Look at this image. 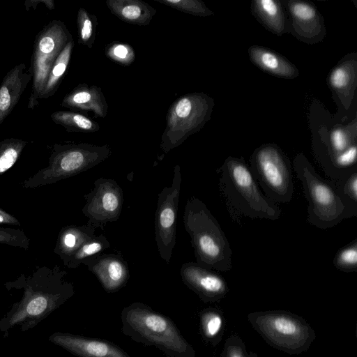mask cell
<instances>
[{"label": "cell", "mask_w": 357, "mask_h": 357, "mask_svg": "<svg viewBox=\"0 0 357 357\" xmlns=\"http://www.w3.org/2000/svg\"><path fill=\"white\" fill-rule=\"evenodd\" d=\"M185 13L195 16L207 17L213 13L199 0H155Z\"/></svg>", "instance_id": "cell-30"}, {"label": "cell", "mask_w": 357, "mask_h": 357, "mask_svg": "<svg viewBox=\"0 0 357 357\" xmlns=\"http://www.w3.org/2000/svg\"><path fill=\"white\" fill-rule=\"evenodd\" d=\"M49 341L79 357H128L121 349L102 340L56 332Z\"/></svg>", "instance_id": "cell-13"}, {"label": "cell", "mask_w": 357, "mask_h": 357, "mask_svg": "<svg viewBox=\"0 0 357 357\" xmlns=\"http://www.w3.org/2000/svg\"><path fill=\"white\" fill-rule=\"evenodd\" d=\"M252 11L266 29L282 35L285 28V17L280 3L274 0H255L252 3Z\"/></svg>", "instance_id": "cell-22"}, {"label": "cell", "mask_w": 357, "mask_h": 357, "mask_svg": "<svg viewBox=\"0 0 357 357\" xmlns=\"http://www.w3.org/2000/svg\"><path fill=\"white\" fill-rule=\"evenodd\" d=\"M26 144V141L17 138L0 142V176L15 164Z\"/></svg>", "instance_id": "cell-27"}, {"label": "cell", "mask_w": 357, "mask_h": 357, "mask_svg": "<svg viewBox=\"0 0 357 357\" xmlns=\"http://www.w3.org/2000/svg\"><path fill=\"white\" fill-rule=\"evenodd\" d=\"M356 62H344L334 68L328 77L331 87L342 98L344 103L350 102L356 86Z\"/></svg>", "instance_id": "cell-23"}, {"label": "cell", "mask_w": 357, "mask_h": 357, "mask_svg": "<svg viewBox=\"0 0 357 357\" xmlns=\"http://www.w3.org/2000/svg\"><path fill=\"white\" fill-rule=\"evenodd\" d=\"M73 46L74 42L72 39L54 61L39 100L52 96L56 91L69 65Z\"/></svg>", "instance_id": "cell-24"}, {"label": "cell", "mask_w": 357, "mask_h": 357, "mask_svg": "<svg viewBox=\"0 0 357 357\" xmlns=\"http://www.w3.org/2000/svg\"><path fill=\"white\" fill-rule=\"evenodd\" d=\"M181 167H174V176L170 186L165 187L158 193L155 213L154 231L159 255L169 264L176 244V228L178 200L181 186Z\"/></svg>", "instance_id": "cell-9"}, {"label": "cell", "mask_w": 357, "mask_h": 357, "mask_svg": "<svg viewBox=\"0 0 357 357\" xmlns=\"http://www.w3.org/2000/svg\"><path fill=\"white\" fill-rule=\"evenodd\" d=\"M95 230L87 225H70L61 229L54 252L60 257L63 265L86 241L95 236Z\"/></svg>", "instance_id": "cell-20"}, {"label": "cell", "mask_w": 357, "mask_h": 357, "mask_svg": "<svg viewBox=\"0 0 357 357\" xmlns=\"http://www.w3.org/2000/svg\"><path fill=\"white\" fill-rule=\"evenodd\" d=\"M334 183L344 197L357 204V172L342 181Z\"/></svg>", "instance_id": "cell-33"}, {"label": "cell", "mask_w": 357, "mask_h": 357, "mask_svg": "<svg viewBox=\"0 0 357 357\" xmlns=\"http://www.w3.org/2000/svg\"><path fill=\"white\" fill-rule=\"evenodd\" d=\"M105 54L112 61L123 66H130L135 59L132 47L122 43L108 44L105 47Z\"/></svg>", "instance_id": "cell-31"}, {"label": "cell", "mask_w": 357, "mask_h": 357, "mask_svg": "<svg viewBox=\"0 0 357 357\" xmlns=\"http://www.w3.org/2000/svg\"><path fill=\"white\" fill-rule=\"evenodd\" d=\"M250 172L263 190L275 204H288L294 196L291 165L284 153L273 144L257 149L250 159Z\"/></svg>", "instance_id": "cell-7"}, {"label": "cell", "mask_w": 357, "mask_h": 357, "mask_svg": "<svg viewBox=\"0 0 357 357\" xmlns=\"http://www.w3.org/2000/svg\"><path fill=\"white\" fill-rule=\"evenodd\" d=\"M73 39L67 27L60 20H53L38 33L29 68L33 79L28 108L39 104L50 70L67 43Z\"/></svg>", "instance_id": "cell-8"}, {"label": "cell", "mask_w": 357, "mask_h": 357, "mask_svg": "<svg viewBox=\"0 0 357 357\" xmlns=\"http://www.w3.org/2000/svg\"><path fill=\"white\" fill-rule=\"evenodd\" d=\"M213 100L203 93L183 95L169 107L160 149L165 153L182 144L192 134L199 131L210 119Z\"/></svg>", "instance_id": "cell-6"}, {"label": "cell", "mask_w": 357, "mask_h": 357, "mask_svg": "<svg viewBox=\"0 0 357 357\" xmlns=\"http://www.w3.org/2000/svg\"><path fill=\"white\" fill-rule=\"evenodd\" d=\"M183 220L185 229L190 236L196 262L212 270H231L230 244L206 204L195 196L190 197L185 205Z\"/></svg>", "instance_id": "cell-4"}, {"label": "cell", "mask_w": 357, "mask_h": 357, "mask_svg": "<svg viewBox=\"0 0 357 357\" xmlns=\"http://www.w3.org/2000/svg\"><path fill=\"white\" fill-rule=\"evenodd\" d=\"M180 273L184 284L200 296L215 298L226 291V283L221 275L197 262L183 264Z\"/></svg>", "instance_id": "cell-14"}, {"label": "cell", "mask_w": 357, "mask_h": 357, "mask_svg": "<svg viewBox=\"0 0 357 357\" xmlns=\"http://www.w3.org/2000/svg\"><path fill=\"white\" fill-rule=\"evenodd\" d=\"M222 324V318L218 314L210 312L203 317L204 331L208 337H213L218 334Z\"/></svg>", "instance_id": "cell-34"}, {"label": "cell", "mask_w": 357, "mask_h": 357, "mask_svg": "<svg viewBox=\"0 0 357 357\" xmlns=\"http://www.w3.org/2000/svg\"><path fill=\"white\" fill-rule=\"evenodd\" d=\"M109 246L110 243L104 234L94 236L86 241L64 266L69 268H77L84 259L103 253Z\"/></svg>", "instance_id": "cell-26"}, {"label": "cell", "mask_w": 357, "mask_h": 357, "mask_svg": "<svg viewBox=\"0 0 357 357\" xmlns=\"http://www.w3.org/2000/svg\"><path fill=\"white\" fill-rule=\"evenodd\" d=\"M82 264L96 275L103 289L109 293L122 288L130 278L128 263L119 254L101 253L84 259Z\"/></svg>", "instance_id": "cell-12"}, {"label": "cell", "mask_w": 357, "mask_h": 357, "mask_svg": "<svg viewBox=\"0 0 357 357\" xmlns=\"http://www.w3.org/2000/svg\"><path fill=\"white\" fill-rule=\"evenodd\" d=\"M0 244L27 250L29 248L30 239L22 229L0 227Z\"/></svg>", "instance_id": "cell-32"}, {"label": "cell", "mask_w": 357, "mask_h": 357, "mask_svg": "<svg viewBox=\"0 0 357 357\" xmlns=\"http://www.w3.org/2000/svg\"><path fill=\"white\" fill-rule=\"evenodd\" d=\"M110 12L124 22L146 26L150 24L156 10L140 0H107Z\"/></svg>", "instance_id": "cell-21"}, {"label": "cell", "mask_w": 357, "mask_h": 357, "mask_svg": "<svg viewBox=\"0 0 357 357\" xmlns=\"http://www.w3.org/2000/svg\"><path fill=\"white\" fill-rule=\"evenodd\" d=\"M248 53L252 62L267 73L287 79L299 75L294 65L269 49L253 45L249 48Z\"/></svg>", "instance_id": "cell-19"}, {"label": "cell", "mask_w": 357, "mask_h": 357, "mask_svg": "<svg viewBox=\"0 0 357 357\" xmlns=\"http://www.w3.org/2000/svg\"><path fill=\"white\" fill-rule=\"evenodd\" d=\"M333 265L338 270L352 272L357 270V238L342 248L333 258Z\"/></svg>", "instance_id": "cell-29"}, {"label": "cell", "mask_w": 357, "mask_h": 357, "mask_svg": "<svg viewBox=\"0 0 357 357\" xmlns=\"http://www.w3.org/2000/svg\"><path fill=\"white\" fill-rule=\"evenodd\" d=\"M112 153L111 148L87 143L53 145L47 166L20 183L29 189L50 185L99 165Z\"/></svg>", "instance_id": "cell-5"}, {"label": "cell", "mask_w": 357, "mask_h": 357, "mask_svg": "<svg viewBox=\"0 0 357 357\" xmlns=\"http://www.w3.org/2000/svg\"><path fill=\"white\" fill-rule=\"evenodd\" d=\"M0 224L10 225L14 226H20L21 223L12 214L7 213L6 211L0 208Z\"/></svg>", "instance_id": "cell-35"}, {"label": "cell", "mask_w": 357, "mask_h": 357, "mask_svg": "<svg viewBox=\"0 0 357 357\" xmlns=\"http://www.w3.org/2000/svg\"><path fill=\"white\" fill-rule=\"evenodd\" d=\"M231 357H242V356L239 352H234Z\"/></svg>", "instance_id": "cell-36"}, {"label": "cell", "mask_w": 357, "mask_h": 357, "mask_svg": "<svg viewBox=\"0 0 357 357\" xmlns=\"http://www.w3.org/2000/svg\"><path fill=\"white\" fill-rule=\"evenodd\" d=\"M77 24L79 43L91 49L94 44L98 26V18L86 9L80 8L77 13Z\"/></svg>", "instance_id": "cell-28"}, {"label": "cell", "mask_w": 357, "mask_h": 357, "mask_svg": "<svg viewBox=\"0 0 357 357\" xmlns=\"http://www.w3.org/2000/svg\"><path fill=\"white\" fill-rule=\"evenodd\" d=\"M50 117L54 123L63 126L68 132H94L100 130L97 122L75 112L57 111Z\"/></svg>", "instance_id": "cell-25"}, {"label": "cell", "mask_w": 357, "mask_h": 357, "mask_svg": "<svg viewBox=\"0 0 357 357\" xmlns=\"http://www.w3.org/2000/svg\"><path fill=\"white\" fill-rule=\"evenodd\" d=\"M94 188L84 195L86 200L82 213L88 218L87 225L100 227L119 220L123 207V193L116 181L103 177L96 179Z\"/></svg>", "instance_id": "cell-10"}, {"label": "cell", "mask_w": 357, "mask_h": 357, "mask_svg": "<svg viewBox=\"0 0 357 357\" xmlns=\"http://www.w3.org/2000/svg\"><path fill=\"white\" fill-rule=\"evenodd\" d=\"M217 172L219 190L234 220L239 222L243 218L277 220L280 218V208L260 190L243 160L228 157Z\"/></svg>", "instance_id": "cell-2"}, {"label": "cell", "mask_w": 357, "mask_h": 357, "mask_svg": "<svg viewBox=\"0 0 357 357\" xmlns=\"http://www.w3.org/2000/svg\"><path fill=\"white\" fill-rule=\"evenodd\" d=\"M260 326L269 338L285 347L301 345L305 340V330L296 320L284 315L263 317Z\"/></svg>", "instance_id": "cell-16"}, {"label": "cell", "mask_w": 357, "mask_h": 357, "mask_svg": "<svg viewBox=\"0 0 357 357\" xmlns=\"http://www.w3.org/2000/svg\"><path fill=\"white\" fill-rule=\"evenodd\" d=\"M67 272L58 265L36 266L4 284L8 290L23 289L21 298L0 318L3 337L11 331L25 332L36 327L61 305L73 293V284L65 280Z\"/></svg>", "instance_id": "cell-1"}, {"label": "cell", "mask_w": 357, "mask_h": 357, "mask_svg": "<svg viewBox=\"0 0 357 357\" xmlns=\"http://www.w3.org/2000/svg\"><path fill=\"white\" fill-rule=\"evenodd\" d=\"M295 32L302 38L312 40L323 34L321 17L314 5L302 1H287Z\"/></svg>", "instance_id": "cell-18"}, {"label": "cell", "mask_w": 357, "mask_h": 357, "mask_svg": "<svg viewBox=\"0 0 357 357\" xmlns=\"http://www.w3.org/2000/svg\"><path fill=\"white\" fill-rule=\"evenodd\" d=\"M61 106L72 109L92 112L95 117L105 118L108 104L102 89L96 85L79 84L63 99Z\"/></svg>", "instance_id": "cell-17"}, {"label": "cell", "mask_w": 357, "mask_h": 357, "mask_svg": "<svg viewBox=\"0 0 357 357\" xmlns=\"http://www.w3.org/2000/svg\"><path fill=\"white\" fill-rule=\"evenodd\" d=\"M126 321L136 332L156 345L176 352L187 349L185 340L173 322L160 314L133 307L127 312Z\"/></svg>", "instance_id": "cell-11"}, {"label": "cell", "mask_w": 357, "mask_h": 357, "mask_svg": "<svg viewBox=\"0 0 357 357\" xmlns=\"http://www.w3.org/2000/svg\"><path fill=\"white\" fill-rule=\"evenodd\" d=\"M31 79V72L24 63L7 73L0 86V125L11 113Z\"/></svg>", "instance_id": "cell-15"}, {"label": "cell", "mask_w": 357, "mask_h": 357, "mask_svg": "<svg viewBox=\"0 0 357 357\" xmlns=\"http://www.w3.org/2000/svg\"><path fill=\"white\" fill-rule=\"evenodd\" d=\"M293 167L307 201L310 225L326 229L357 215V204L344 197L333 181L321 177L303 154L295 158Z\"/></svg>", "instance_id": "cell-3"}]
</instances>
